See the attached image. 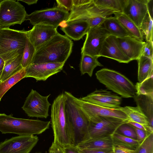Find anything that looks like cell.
Segmentation results:
<instances>
[{"label": "cell", "instance_id": "cell-1", "mask_svg": "<svg viewBox=\"0 0 153 153\" xmlns=\"http://www.w3.org/2000/svg\"><path fill=\"white\" fill-rule=\"evenodd\" d=\"M64 93L66 97L65 113L66 121L70 131L72 144L77 146L90 139V120L75 102L74 95L66 91Z\"/></svg>", "mask_w": 153, "mask_h": 153}, {"label": "cell", "instance_id": "cell-2", "mask_svg": "<svg viewBox=\"0 0 153 153\" xmlns=\"http://www.w3.org/2000/svg\"><path fill=\"white\" fill-rule=\"evenodd\" d=\"M73 46L71 39L57 32L36 50L31 64L65 63L71 53Z\"/></svg>", "mask_w": 153, "mask_h": 153}, {"label": "cell", "instance_id": "cell-3", "mask_svg": "<svg viewBox=\"0 0 153 153\" xmlns=\"http://www.w3.org/2000/svg\"><path fill=\"white\" fill-rule=\"evenodd\" d=\"M50 121L19 118L0 113V131L19 135L41 134L49 128Z\"/></svg>", "mask_w": 153, "mask_h": 153}, {"label": "cell", "instance_id": "cell-4", "mask_svg": "<svg viewBox=\"0 0 153 153\" xmlns=\"http://www.w3.org/2000/svg\"><path fill=\"white\" fill-rule=\"evenodd\" d=\"M65 100L64 93L59 94L54 100L51 109L53 142L62 148L73 145L70 131L65 115Z\"/></svg>", "mask_w": 153, "mask_h": 153}, {"label": "cell", "instance_id": "cell-5", "mask_svg": "<svg viewBox=\"0 0 153 153\" xmlns=\"http://www.w3.org/2000/svg\"><path fill=\"white\" fill-rule=\"evenodd\" d=\"M27 39L24 29L0 28V57L4 62L23 54Z\"/></svg>", "mask_w": 153, "mask_h": 153}, {"label": "cell", "instance_id": "cell-6", "mask_svg": "<svg viewBox=\"0 0 153 153\" xmlns=\"http://www.w3.org/2000/svg\"><path fill=\"white\" fill-rule=\"evenodd\" d=\"M95 75L101 83L122 97H133L137 92L135 85L117 71L104 68L97 71Z\"/></svg>", "mask_w": 153, "mask_h": 153}, {"label": "cell", "instance_id": "cell-7", "mask_svg": "<svg viewBox=\"0 0 153 153\" xmlns=\"http://www.w3.org/2000/svg\"><path fill=\"white\" fill-rule=\"evenodd\" d=\"M68 18L62 23L79 20H86L93 17H107L117 12L114 10L97 6L93 0H72V7Z\"/></svg>", "mask_w": 153, "mask_h": 153}, {"label": "cell", "instance_id": "cell-8", "mask_svg": "<svg viewBox=\"0 0 153 153\" xmlns=\"http://www.w3.org/2000/svg\"><path fill=\"white\" fill-rule=\"evenodd\" d=\"M70 13L57 7L35 11L27 14L25 20L33 25H40L57 28L66 21Z\"/></svg>", "mask_w": 153, "mask_h": 153}, {"label": "cell", "instance_id": "cell-9", "mask_svg": "<svg viewBox=\"0 0 153 153\" xmlns=\"http://www.w3.org/2000/svg\"><path fill=\"white\" fill-rule=\"evenodd\" d=\"M27 14L25 7L15 0H4L0 2V28H9L21 25Z\"/></svg>", "mask_w": 153, "mask_h": 153}, {"label": "cell", "instance_id": "cell-10", "mask_svg": "<svg viewBox=\"0 0 153 153\" xmlns=\"http://www.w3.org/2000/svg\"><path fill=\"white\" fill-rule=\"evenodd\" d=\"M90 139L112 135L118 127L128 121L118 118L97 116L89 118Z\"/></svg>", "mask_w": 153, "mask_h": 153}, {"label": "cell", "instance_id": "cell-11", "mask_svg": "<svg viewBox=\"0 0 153 153\" xmlns=\"http://www.w3.org/2000/svg\"><path fill=\"white\" fill-rule=\"evenodd\" d=\"M50 95L43 96L32 89L22 108L30 117L46 118L49 116V108L51 105L48 100Z\"/></svg>", "mask_w": 153, "mask_h": 153}, {"label": "cell", "instance_id": "cell-12", "mask_svg": "<svg viewBox=\"0 0 153 153\" xmlns=\"http://www.w3.org/2000/svg\"><path fill=\"white\" fill-rule=\"evenodd\" d=\"M81 49V54L100 57L104 42L110 33L102 25L90 27Z\"/></svg>", "mask_w": 153, "mask_h": 153}, {"label": "cell", "instance_id": "cell-13", "mask_svg": "<svg viewBox=\"0 0 153 153\" xmlns=\"http://www.w3.org/2000/svg\"><path fill=\"white\" fill-rule=\"evenodd\" d=\"M37 136L19 135L0 143V153H29L36 146Z\"/></svg>", "mask_w": 153, "mask_h": 153}, {"label": "cell", "instance_id": "cell-14", "mask_svg": "<svg viewBox=\"0 0 153 153\" xmlns=\"http://www.w3.org/2000/svg\"><path fill=\"white\" fill-rule=\"evenodd\" d=\"M73 98L79 106L89 118L99 116L114 117L128 122V118L122 111L116 109L104 107L83 101L74 96Z\"/></svg>", "mask_w": 153, "mask_h": 153}, {"label": "cell", "instance_id": "cell-15", "mask_svg": "<svg viewBox=\"0 0 153 153\" xmlns=\"http://www.w3.org/2000/svg\"><path fill=\"white\" fill-rule=\"evenodd\" d=\"M89 102L112 108H120L122 97L105 89H96L87 96L80 98Z\"/></svg>", "mask_w": 153, "mask_h": 153}, {"label": "cell", "instance_id": "cell-16", "mask_svg": "<svg viewBox=\"0 0 153 153\" xmlns=\"http://www.w3.org/2000/svg\"><path fill=\"white\" fill-rule=\"evenodd\" d=\"M65 63H44L31 64L26 68L25 78L32 77L36 81H45L50 76L61 71Z\"/></svg>", "mask_w": 153, "mask_h": 153}, {"label": "cell", "instance_id": "cell-17", "mask_svg": "<svg viewBox=\"0 0 153 153\" xmlns=\"http://www.w3.org/2000/svg\"><path fill=\"white\" fill-rule=\"evenodd\" d=\"M58 32L57 28L48 26L37 25L26 31L27 37L35 50L50 39Z\"/></svg>", "mask_w": 153, "mask_h": 153}, {"label": "cell", "instance_id": "cell-18", "mask_svg": "<svg viewBox=\"0 0 153 153\" xmlns=\"http://www.w3.org/2000/svg\"><path fill=\"white\" fill-rule=\"evenodd\" d=\"M148 0H126L123 13L139 28L147 12Z\"/></svg>", "mask_w": 153, "mask_h": 153}, {"label": "cell", "instance_id": "cell-19", "mask_svg": "<svg viewBox=\"0 0 153 153\" xmlns=\"http://www.w3.org/2000/svg\"><path fill=\"white\" fill-rule=\"evenodd\" d=\"M117 39L123 53L131 61L137 60L141 56L145 42L130 36Z\"/></svg>", "mask_w": 153, "mask_h": 153}, {"label": "cell", "instance_id": "cell-20", "mask_svg": "<svg viewBox=\"0 0 153 153\" xmlns=\"http://www.w3.org/2000/svg\"><path fill=\"white\" fill-rule=\"evenodd\" d=\"M115 60L119 62L127 63L131 61L123 53L118 44L117 37L110 35L105 41L99 54Z\"/></svg>", "mask_w": 153, "mask_h": 153}, {"label": "cell", "instance_id": "cell-21", "mask_svg": "<svg viewBox=\"0 0 153 153\" xmlns=\"http://www.w3.org/2000/svg\"><path fill=\"white\" fill-rule=\"evenodd\" d=\"M61 30L71 39L78 40L86 34L90 28L86 20H79L62 23Z\"/></svg>", "mask_w": 153, "mask_h": 153}, {"label": "cell", "instance_id": "cell-22", "mask_svg": "<svg viewBox=\"0 0 153 153\" xmlns=\"http://www.w3.org/2000/svg\"><path fill=\"white\" fill-rule=\"evenodd\" d=\"M133 98L137 106L147 117L150 126L153 128V95L136 94Z\"/></svg>", "mask_w": 153, "mask_h": 153}, {"label": "cell", "instance_id": "cell-23", "mask_svg": "<svg viewBox=\"0 0 153 153\" xmlns=\"http://www.w3.org/2000/svg\"><path fill=\"white\" fill-rule=\"evenodd\" d=\"M112 136L90 138L77 146L88 149H112L114 145Z\"/></svg>", "mask_w": 153, "mask_h": 153}, {"label": "cell", "instance_id": "cell-24", "mask_svg": "<svg viewBox=\"0 0 153 153\" xmlns=\"http://www.w3.org/2000/svg\"><path fill=\"white\" fill-rule=\"evenodd\" d=\"M115 17L130 36L143 41V35L134 23L123 12H115Z\"/></svg>", "mask_w": 153, "mask_h": 153}, {"label": "cell", "instance_id": "cell-25", "mask_svg": "<svg viewBox=\"0 0 153 153\" xmlns=\"http://www.w3.org/2000/svg\"><path fill=\"white\" fill-rule=\"evenodd\" d=\"M137 60L138 82L140 83L153 76V59L141 55Z\"/></svg>", "mask_w": 153, "mask_h": 153}, {"label": "cell", "instance_id": "cell-26", "mask_svg": "<svg viewBox=\"0 0 153 153\" xmlns=\"http://www.w3.org/2000/svg\"><path fill=\"white\" fill-rule=\"evenodd\" d=\"M116 109L122 111L126 115L128 118V122H135L150 126L147 117L137 106L136 107L126 106Z\"/></svg>", "mask_w": 153, "mask_h": 153}, {"label": "cell", "instance_id": "cell-27", "mask_svg": "<svg viewBox=\"0 0 153 153\" xmlns=\"http://www.w3.org/2000/svg\"><path fill=\"white\" fill-rule=\"evenodd\" d=\"M23 54L19 55L4 62V65L0 77L1 82L5 80L23 68L22 66Z\"/></svg>", "mask_w": 153, "mask_h": 153}, {"label": "cell", "instance_id": "cell-28", "mask_svg": "<svg viewBox=\"0 0 153 153\" xmlns=\"http://www.w3.org/2000/svg\"><path fill=\"white\" fill-rule=\"evenodd\" d=\"M110 34L116 37L130 36L115 17H107L103 23Z\"/></svg>", "mask_w": 153, "mask_h": 153}, {"label": "cell", "instance_id": "cell-29", "mask_svg": "<svg viewBox=\"0 0 153 153\" xmlns=\"http://www.w3.org/2000/svg\"><path fill=\"white\" fill-rule=\"evenodd\" d=\"M81 55L80 63V70L81 75L86 73L91 77L95 68L98 66H103L98 61L99 57L85 54Z\"/></svg>", "mask_w": 153, "mask_h": 153}, {"label": "cell", "instance_id": "cell-30", "mask_svg": "<svg viewBox=\"0 0 153 153\" xmlns=\"http://www.w3.org/2000/svg\"><path fill=\"white\" fill-rule=\"evenodd\" d=\"M26 68H23L16 73L0 83V99L13 85L22 79L25 78L26 75Z\"/></svg>", "mask_w": 153, "mask_h": 153}, {"label": "cell", "instance_id": "cell-31", "mask_svg": "<svg viewBox=\"0 0 153 153\" xmlns=\"http://www.w3.org/2000/svg\"><path fill=\"white\" fill-rule=\"evenodd\" d=\"M112 137L114 146H120L135 149L140 143L137 140L125 136L116 132L114 133Z\"/></svg>", "mask_w": 153, "mask_h": 153}, {"label": "cell", "instance_id": "cell-32", "mask_svg": "<svg viewBox=\"0 0 153 153\" xmlns=\"http://www.w3.org/2000/svg\"><path fill=\"white\" fill-rule=\"evenodd\" d=\"M126 0H93L97 6L122 12Z\"/></svg>", "mask_w": 153, "mask_h": 153}, {"label": "cell", "instance_id": "cell-33", "mask_svg": "<svg viewBox=\"0 0 153 153\" xmlns=\"http://www.w3.org/2000/svg\"><path fill=\"white\" fill-rule=\"evenodd\" d=\"M153 20L149 16L148 12L141 24L140 29L143 35L145 36L146 41L153 42Z\"/></svg>", "mask_w": 153, "mask_h": 153}, {"label": "cell", "instance_id": "cell-34", "mask_svg": "<svg viewBox=\"0 0 153 153\" xmlns=\"http://www.w3.org/2000/svg\"><path fill=\"white\" fill-rule=\"evenodd\" d=\"M35 51L34 47L27 37L22 61L23 68H26L31 64Z\"/></svg>", "mask_w": 153, "mask_h": 153}, {"label": "cell", "instance_id": "cell-35", "mask_svg": "<svg viewBox=\"0 0 153 153\" xmlns=\"http://www.w3.org/2000/svg\"><path fill=\"white\" fill-rule=\"evenodd\" d=\"M153 76L140 83L135 85L137 89L136 94L153 95Z\"/></svg>", "mask_w": 153, "mask_h": 153}, {"label": "cell", "instance_id": "cell-36", "mask_svg": "<svg viewBox=\"0 0 153 153\" xmlns=\"http://www.w3.org/2000/svg\"><path fill=\"white\" fill-rule=\"evenodd\" d=\"M135 153H153V132L149 133L140 143Z\"/></svg>", "mask_w": 153, "mask_h": 153}, {"label": "cell", "instance_id": "cell-37", "mask_svg": "<svg viewBox=\"0 0 153 153\" xmlns=\"http://www.w3.org/2000/svg\"><path fill=\"white\" fill-rule=\"evenodd\" d=\"M115 132L125 136L137 140V137L134 130L127 123L120 126Z\"/></svg>", "mask_w": 153, "mask_h": 153}, {"label": "cell", "instance_id": "cell-38", "mask_svg": "<svg viewBox=\"0 0 153 153\" xmlns=\"http://www.w3.org/2000/svg\"><path fill=\"white\" fill-rule=\"evenodd\" d=\"M107 17L97 16L89 18L86 20L89 23L90 27H94L102 25Z\"/></svg>", "mask_w": 153, "mask_h": 153}, {"label": "cell", "instance_id": "cell-39", "mask_svg": "<svg viewBox=\"0 0 153 153\" xmlns=\"http://www.w3.org/2000/svg\"><path fill=\"white\" fill-rule=\"evenodd\" d=\"M153 42L146 41L143 47L142 55L153 59Z\"/></svg>", "mask_w": 153, "mask_h": 153}, {"label": "cell", "instance_id": "cell-40", "mask_svg": "<svg viewBox=\"0 0 153 153\" xmlns=\"http://www.w3.org/2000/svg\"><path fill=\"white\" fill-rule=\"evenodd\" d=\"M56 7L67 12L71 11L72 7V0H56Z\"/></svg>", "mask_w": 153, "mask_h": 153}, {"label": "cell", "instance_id": "cell-41", "mask_svg": "<svg viewBox=\"0 0 153 153\" xmlns=\"http://www.w3.org/2000/svg\"><path fill=\"white\" fill-rule=\"evenodd\" d=\"M78 148L79 153H113L112 149H94Z\"/></svg>", "mask_w": 153, "mask_h": 153}, {"label": "cell", "instance_id": "cell-42", "mask_svg": "<svg viewBox=\"0 0 153 153\" xmlns=\"http://www.w3.org/2000/svg\"><path fill=\"white\" fill-rule=\"evenodd\" d=\"M130 125L134 130L137 137V140L140 143L146 138L149 133H151L138 128L130 125Z\"/></svg>", "mask_w": 153, "mask_h": 153}, {"label": "cell", "instance_id": "cell-43", "mask_svg": "<svg viewBox=\"0 0 153 153\" xmlns=\"http://www.w3.org/2000/svg\"><path fill=\"white\" fill-rule=\"evenodd\" d=\"M112 151L113 153H135L136 149H132L122 146H114Z\"/></svg>", "mask_w": 153, "mask_h": 153}, {"label": "cell", "instance_id": "cell-44", "mask_svg": "<svg viewBox=\"0 0 153 153\" xmlns=\"http://www.w3.org/2000/svg\"><path fill=\"white\" fill-rule=\"evenodd\" d=\"M127 123L137 128L146 131L148 132H153V128L150 126H147L138 123L133 122H128Z\"/></svg>", "mask_w": 153, "mask_h": 153}, {"label": "cell", "instance_id": "cell-45", "mask_svg": "<svg viewBox=\"0 0 153 153\" xmlns=\"http://www.w3.org/2000/svg\"><path fill=\"white\" fill-rule=\"evenodd\" d=\"M63 148L65 153H79L77 146L72 145Z\"/></svg>", "mask_w": 153, "mask_h": 153}, {"label": "cell", "instance_id": "cell-46", "mask_svg": "<svg viewBox=\"0 0 153 153\" xmlns=\"http://www.w3.org/2000/svg\"><path fill=\"white\" fill-rule=\"evenodd\" d=\"M49 149L52 151L54 153H65L62 147L55 143L53 142Z\"/></svg>", "mask_w": 153, "mask_h": 153}, {"label": "cell", "instance_id": "cell-47", "mask_svg": "<svg viewBox=\"0 0 153 153\" xmlns=\"http://www.w3.org/2000/svg\"><path fill=\"white\" fill-rule=\"evenodd\" d=\"M147 12L151 18L153 20V0H148L147 3Z\"/></svg>", "mask_w": 153, "mask_h": 153}, {"label": "cell", "instance_id": "cell-48", "mask_svg": "<svg viewBox=\"0 0 153 153\" xmlns=\"http://www.w3.org/2000/svg\"><path fill=\"white\" fill-rule=\"evenodd\" d=\"M22 1L24 2L28 5H30L35 4H36L38 1V0H18L17 1Z\"/></svg>", "mask_w": 153, "mask_h": 153}, {"label": "cell", "instance_id": "cell-49", "mask_svg": "<svg viewBox=\"0 0 153 153\" xmlns=\"http://www.w3.org/2000/svg\"><path fill=\"white\" fill-rule=\"evenodd\" d=\"M4 65V62L0 57V77Z\"/></svg>", "mask_w": 153, "mask_h": 153}, {"label": "cell", "instance_id": "cell-50", "mask_svg": "<svg viewBox=\"0 0 153 153\" xmlns=\"http://www.w3.org/2000/svg\"><path fill=\"white\" fill-rule=\"evenodd\" d=\"M54 153L53 151H52L49 149V153Z\"/></svg>", "mask_w": 153, "mask_h": 153}, {"label": "cell", "instance_id": "cell-51", "mask_svg": "<svg viewBox=\"0 0 153 153\" xmlns=\"http://www.w3.org/2000/svg\"><path fill=\"white\" fill-rule=\"evenodd\" d=\"M35 153H41V152H36Z\"/></svg>", "mask_w": 153, "mask_h": 153}, {"label": "cell", "instance_id": "cell-52", "mask_svg": "<svg viewBox=\"0 0 153 153\" xmlns=\"http://www.w3.org/2000/svg\"><path fill=\"white\" fill-rule=\"evenodd\" d=\"M1 82L0 81V83H1Z\"/></svg>", "mask_w": 153, "mask_h": 153}, {"label": "cell", "instance_id": "cell-53", "mask_svg": "<svg viewBox=\"0 0 153 153\" xmlns=\"http://www.w3.org/2000/svg\"><path fill=\"white\" fill-rule=\"evenodd\" d=\"M1 100V99H0V100Z\"/></svg>", "mask_w": 153, "mask_h": 153}]
</instances>
